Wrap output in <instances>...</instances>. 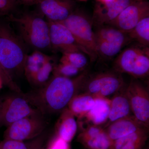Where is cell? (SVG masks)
<instances>
[{
    "mask_svg": "<svg viewBox=\"0 0 149 149\" xmlns=\"http://www.w3.org/2000/svg\"><path fill=\"white\" fill-rule=\"evenodd\" d=\"M149 128H144L113 141L114 149H146Z\"/></svg>",
    "mask_w": 149,
    "mask_h": 149,
    "instance_id": "e0dca14e",
    "label": "cell"
},
{
    "mask_svg": "<svg viewBox=\"0 0 149 149\" xmlns=\"http://www.w3.org/2000/svg\"><path fill=\"white\" fill-rule=\"evenodd\" d=\"M10 21L15 23L26 43L37 50L51 48L48 21L42 17L25 13L19 17L10 15Z\"/></svg>",
    "mask_w": 149,
    "mask_h": 149,
    "instance_id": "3957f363",
    "label": "cell"
},
{
    "mask_svg": "<svg viewBox=\"0 0 149 149\" xmlns=\"http://www.w3.org/2000/svg\"><path fill=\"white\" fill-rule=\"evenodd\" d=\"M95 97L88 94H77L68 105V109L74 116L82 118L94 106Z\"/></svg>",
    "mask_w": 149,
    "mask_h": 149,
    "instance_id": "ffe728a7",
    "label": "cell"
},
{
    "mask_svg": "<svg viewBox=\"0 0 149 149\" xmlns=\"http://www.w3.org/2000/svg\"><path fill=\"white\" fill-rule=\"evenodd\" d=\"M55 65L52 58L46 62L33 77L31 83L36 85L44 86L50 80L51 73L53 71Z\"/></svg>",
    "mask_w": 149,
    "mask_h": 149,
    "instance_id": "cb8c5ba5",
    "label": "cell"
},
{
    "mask_svg": "<svg viewBox=\"0 0 149 149\" xmlns=\"http://www.w3.org/2000/svg\"><path fill=\"white\" fill-rule=\"evenodd\" d=\"M84 71L68 63L60 62L59 64L55 65L53 73L54 75L73 78L80 75Z\"/></svg>",
    "mask_w": 149,
    "mask_h": 149,
    "instance_id": "d4e9b609",
    "label": "cell"
},
{
    "mask_svg": "<svg viewBox=\"0 0 149 149\" xmlns=\"http://www.w3.org/2000/svg\"><path fill=\"white\" fill-rule=\"evenodd\" d=\"M69 144L56 137L48 149H70Z\"/></svg>",
    "mask_w": 149,
    "mask_h": 149,
    "instance_id": "f1b7e54d",
    "label": "cell"
},
{
    "mask_svg": "<svg viewBox=\"0 0 149 149\" xmlns=\"http://www.w3.org/2000/svg\"><path fill=\"white\" fill-rule=\"evenodd\" d=\"M149 15V2L147 0H138L123 10L110 25L128 33L140 20Z\"/></svg>",
    "mask_w": 149,
    "mask_h": 149,
    "instance_id": "30bf717a",
    "label": "cell"
},
{
    "mask_svg": "<svg viewBox=\"0 0 149 149\" xmlns=\"http://www.w3.org/2000/svg\"><path fill=\"white\" fill-rule=\"evenodd\" d=\"M58 22L69 29L91 61H95L98 55L92 19L82 12L74 10L65 20Z\"/></svg>",
    "mask_w": 149,
    "mask_h": 149,
    "instance_id": "5b68a950",
    "label": "cell"
},
{
    "mask_svg": "<svg viewBox=\"0 0 149 149\" xmlns=\"http://www.w3.org/2000/svg\"><path fill=\"white\" fill-rule=\"evenodd\" d=\"M96 1H97V3H105L109 2L112 0H96Z\"/></svg>",
    "mask_w": 149,
    "mask_h": 149,
    "instance_id": "1f68e13d",
    "label": "cell"
},
{
    "mask_svg": "<svg viewBox=\"0 0 149 149\" xmlns=\"http://www.w3.org/2000/svg\"><path fill=\"white\" fill-rule=\"evenodd\" d=\"M79 1H86V0H79Z\"/></svg>",
    "mask_w": 149,
    "mask_h": 149,
    "instance_id": "836d02e7",
    "label": "cell"
},
{
    "mask_svg": "<svg viewBox=\"0 0 149 149\" xmlns=\"http://www.w3.org/2000/svg\"><path fill=\"white\" fill-rule=\"evenodd\" d=\"M40 114H43L29 96L18 95L8 96L0 103V126L8 127L24 118Z\"/></svg>",
    "mask_w": 149,
    "mask_h": 149,
    "instance_id": "52a82bcc",
    "label": "cell"
},
{
    "mask_svg": "<svg viewBox=\"0 0 149 149\" xmlns=\"http://www.w3.org/2000/svg\"><path fill=\"white\" fill-rule=\"evenodd\" d=\"M48 22L51 47L60 51L62 53L74 52H81L84 53L72 33L63 24L49 20Z\"/></svg>",
    "mask_w": 149,
    "mask_h": 149,
    "instance_id": "8fae6325",
    "label": "cell"
},
{
    "mask_svg": "<svg viewBox=\"0 0 149 149\" xmlns=\"http://www.w3.org/2000/svg\"><path fill=\"white\" fill-rule=\"evenodd\" d=\"M27 56L21 41L8 26L0 23V63L12 77L24 72Z\"/></svg>",
    "mask_w": 149,
    "mask_h": 149,
    "instance_id": "7a4b0ae2",
    "label": "cell"
},
{
    "mask_svg": "<svg viewBox=\"0 0 149 149\" xmlns=\"http://www.w3.org/2000/svg\"><path fill=\"white\" fill-rule=\"evenodd\" d=\"M29 143L26 144L24 141L12 139H4L0 143V149H28Z\"/></svg>",
    "mask_w": 149,
    "mask_h": 149,
    "instance_id": "484cf974",
    "label": "cell"
},
{
    "mask_svg": "<svg viewBox=\"0 0 149 149\" xmlns=\"http://www.w3.org/2000/svg\"><path fill=\"white\" fill-rule=\"evenodd\" d=\"M108 126L105 130L113 141L142 128H148L136 120L133 116L115 121Z\"/></svg>",
    "mask_w": 149,
    "mask_h": 149,
    "instance_id": "9a60e30c",
    "label": "cell"
},
{
    "mask_svg": "<svg viewBox=\"0 0 149 149\" xmlns=\"http://www.w3.org/2000/svg\"><path fill=\"white\" fill-rule=\"evenodd\" d=\"M78 124L75 116L67 109L62 115L57 127V137L69 144L77 133Z\"/></svg>",
    "mask_w": 149,
    "mask_h": 149,
    "instance_id": "d6986e66",
    "label": "cell"
},
{
    "mask_svg": "<svg viewBox=\"0 0 149 149\" xmlns=\"http://www.w3.org/2000/svg\"><path fill=\"white\" fill-rule=\"evenodd\" d=\"M87 56L81 52L63 53L60 61L71 65L84 71L89 63Z\"/></svg>",
    "mask_w": 149,
    "mask_h": 149,
    "instance_id": "603a6c76",
    "label": "cell"
},
{
    "mask_svg": "<svg viewBox=\"0 0 149 149\" xmlns=\"http://www.w3.org/2000/svg\"><path fill=\"white\" fill-rule=\"evenodd\" d=\"M0 127H1V126H0Z\"/></svg>",
    "mask_w": 149,
    "mask_h": 149,
    "instance_id": "d590c367",
    "label": "cell"
},
{
    "mask_svg": "<svg viewBox=\"0 0 149 149\" xmlns=\"http://www.w3.org/2000/svg\"><path fill=\"white\" fill-rule=\"evenodd\" d=\"M125 87L121 74L109 70L90 75L88 74L78 94L107 98L114 95Z\"/></svg>",
    "mask_w": 149,
    "mask_h": 149,
    "instance_id": "8992f818",
    "label": "cell"
},
{
    "mask_svg": "<svg viewBox=\"0 0 149 149\" xmlns=\"http://www.w3.org/2000/svg\"><path fill=\"white\" fill-rule=\"evenodd\" d=\"M77 141L85 149H114L113 141L110 139L106 130L97 125L83 128Z\"/></svg>",
    "mask_w": 149,
    "mask_h": 149,
    "instance_id": "4fadbf2b",
    "label": "cell"
},
{
    "mask_svg": "<svg viewBox=\"0 0 149 149\" xmlns=\"http://www.w3.org/2000/svg\"><path fill=\"white\" fill-rule=\"evenodd\" d=\"M113 70L126 73L136 79L149 76V48L139 44L123 50L115 59Z\"/></svg>",
    "mask_w": 149,
    "mask_h": 149,
    "instance_id": "277c9868",
    "label": "cell"
},
{
    "mask_svg": "<svg viewBox=\"0 0 149 149\" xmlns=\"http://www.w3.org/2000/svg\"><path fill=\"white\" fill-rule=\"evenodd\" d=\"M133 116L139 122L149 128L148 88L138 79H133L125 88Z\"/></svg>",
    "mask_w": 149,
    "mask_h": 149,
    "instance_id": "9c48e42d",
    "label": "cell"
},
{
    "mask_svg": "<svg viewBox=\"0 0 149 149\" xmlns=\"http://www.w3.org/2000/svg\"><path fill=\"white\" fill-rule=\"evenodd\" d=\"M44 115L28 116L8 125L4 133V139L24 141L36 139L44 132L47 123Z\"/></svg>",
    "mask_w": 149,
    "mask_h": 149,
    "instance_id": "ba28073f",
    "label": "cell"
},
{
    "mask_svg": "<svg viewBox=\"0 0 149 149\" xmlns=\"http://www.w3.org/2000/svg\"></svg>",
    "mask_w": 149,
    "mask_h": 149,
    "instance_id": "e575fe53",
    "label": "cell"
},
{
    "mask_svg": "<svg viewBox=\"0 0 149 149\" xmlns=\"http://www.w3.org/2000/svg\"><path fill=\"white\" fill-rule=\"evenodd\" d=\"M16 4L17 3L26 5H31L34 4H37L41 0H13Z\"/></svg>",
    "mask_w": 149,
    "mask_h": 149,
    "instance_id": "4dcf8cb0",
    "label": "cell"
},
{
    "mask_svg": "<svg viewBox=\"0 0 149 149\" xmlns=\"http://www.w3.org/2000/svg\"><path fill=\"white\" fill-rule=\"evenodd\" d=\"M88 74L85 70L73 78L54 75L38 93L29 97L43 115L60 111L78 94Z\"/></svg>",
    "mask_w": 149,
    "mask_h": 149,
    "instance_id": "6da1fadb",
    "label": "cell"
},
{
    "mask_svg": "<svg viewBox=\"0 0 149 149\" xmlns=\"http://www.w3.org/2000/svg\"><path fill=\"white\" fill-rule=\"evenodd\" d=\"M52 58V57L37 50L30 55H27L24 72L28 80L31 82L43 65Z\"/></svg>",
    "mask_w": 149,
    "mask_h": 149,
    "instance_id": "44dd1931",
    "label": "cell"
},
{
    "mask_svg": "<svg viewBox=\"0 0 149 149\" xmlns=\"http://www.w3.org/2000/svg\"><path fill=\"white\" fill-rule=\"evenodd\" d=\"M41 135L35 139L34 141L29 143L28 149H43V141L41 138Z\"/></svg>",
    "mask_w": 149,
    "mask_h": 149,
    "instance_id": "f546056e",
    "label": "cell"
},
{
    "mask_svg": "<svg viewBox=\"0 0 149 149\" xmlns=\"http://www.w3.org/2000/svg\"><path fill=\"white\" fill-rule=\"evenodd\" d=\"M127 34L131 41H135L141 45L149 47V15L142 19Z\"/></svg>",
    "mask_w": 149,
    "mask_h": 149,
    "instance_id": "7402d4cb",
    "label": "cell"
},
{
    "mask_svg": "<svg viewBox=\"0 0 149 149\" xmlns=\"http://www.w3.org/2000/svg\"><path fill=\"white\" fill-rule=\"evenodd\" d=\"M138 0H112L105 3H97L92 18L96 27L110 25L123 10Z\"/></svg>",
    "mask_w": 149,
    "mask_h": 149,
    "instance_id": "7c38bea8",
    "label": "cell"
},
{
    "mask_svg": "<svg viewBox=\"0 0 149 149\" xmlns=\"http://www.w3.org/2000/svg\"><path fill=\"white\" fill-rule=\"evenodd\" d=\"M0 76L2 79L3 83L5 85L8 86L11 90L17 92L19 93L20 90L16 83L14 81L13 77H12L0 63Z\"/></svg>",
    "mask_w": 149,
    "mask_h": 149,
    "instance_id": "4316f807",
    "label": "cell"
},
{
    "mask_svg": "<svg viewBox=\"0 0 149 149\" xmlns=\"http://www.w3.org/2000/svg\"><path fill=\"white\" fill-rule=\"evenodd\" d=\"M110 104L111 100L107 98L95 97L94 106L83 117L91 125L100 126L108 121Z\"/></svg>",
    "mask_w": 149,
    "mask_h": 149,
    "instance_id": "ac0fdd59",
    "label": "cell"
},
{
    "mask_svg": "<svg viewBox=\"0 0 149 149\" xmlns=\"http://www.w3.org/2000/svg\"><path fill=\"white\" fill-rule=\"evenodd\" d=\"M15 5L16 3L13 0H0V16L10 12Z\"/></svg>",
    "mask_w": 149,
    "mask_h": 149,
    "instance_id": "83f0119b",
    "label": "cell"
},
{
    "mask_svg": "<svg viewBox=\"0 0 149 149\" xmlns=\"http://www.w3.org/2000/svg\"><path fill=\"white\" fill-rule=\"evenodd\" d=\"M125 87L113 95L111 100L110 108L108 119L109 124L121 118L132 116L131 115L132 113L129 100L125 94Z\"/></svg>",
    "mask_w": 149,
    "mask_h": 149,
    "instance_id": "2e32d148",
    "label": "cell"
},
{
    "mask_svg": "<svg viewBox=\"0 0 149 149\" xmlns=\"http://www.w3.org/2000/svg\"><path fill=\"white\" fill-rule=\"evenodd\" d=\"M41 14L49 21L61 22L65 20L74 11L72 0H41L38 3Z\"/></svg>",
    "mask_w": 149,
    "mask_h": 149,
    "instance_id": "5bb4252c",
    "label": "cell"
},
{
    "mask_svg": "<svg viewBox=\"0 0 149 149\" xmlns=\"http://www.w3.org/2000/svg\"><path fill=\"white\" fill-rule=\"evenodd\" d=\"M3 84V83L2 79L1 77L0 76V89L1 88Z\"/></svg>",
    "mask_w": 149,
    "mask_h": 149,
    "instance_id": "d6a6232c",
    "label": "cell"
}]
</instances>
